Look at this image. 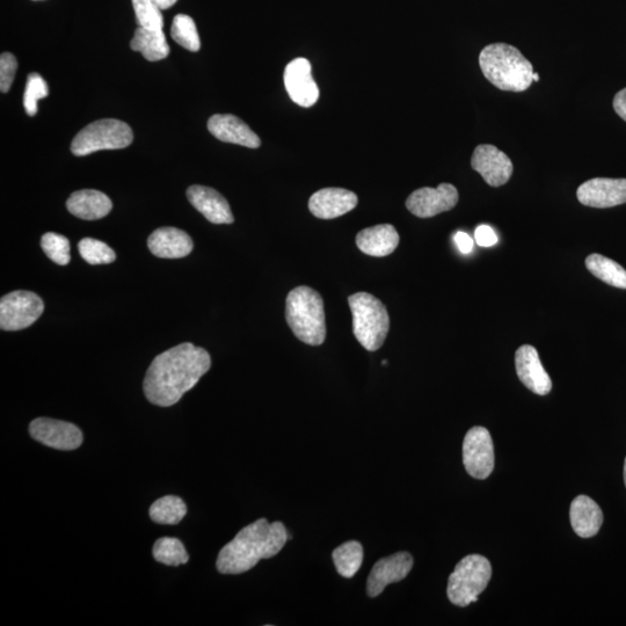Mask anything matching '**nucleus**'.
Instances as JSON below:
<instances>
[{"label": "nucleus", "mask_w": 626, "mask_h": 626, "mask_svg": "<svg viewBox=\"0 0 626 626\" xmlns=\"http://www.w3.org/2000/svg\"><path fill=\"white\" fill-rule=\"evenodd\" d=\"M41 247L46 256L57 265L67 266L71 260L70 242L67 237L48 232L41 238Z\"/></svg>", "instance_id": "7c9ffc66"}, {"label": "nucleus", "mask_w": 626, "mask_h": 626, "mask_svg": "<svg viewBox=\"0 0 626 626\" xmlns=\"http://www.w3.org/2000/svg\"><path fill=\"white\" fill-rule=\"evenodd\" d=\"M353 313V332L356 340L369 352L380 349L387 339L390 318L387 308L375 296L356 293L348 297Z\"/></svg>", "instance_id": "39448f33"}, {"label": "nucleus", "mask_w": 626, "mask_h": 626, "mask_svg": "<svg viewBox=\"0 0 626 626\" xmlns=\"http://www.w3.org/2000/svg\"><path fill=\"white\" fill-rule=\"evenodd\" d=\"M80 256L90 265H107L116 260L115 252L106 243L94 238H84L78 244Z\"/></svg>", "instance_id": "c756f323"}, {"label": "nucleus", "mask_w": 626, "mask_h": 626, "mask_svg": "<svg viewBox=\"0 0 626 626\" xmlns=\"http://www.w3.org/2000/svg\"><path fill=\"white\" fill-rule=\"evenodd\" d=\"M412 567L413 557L409 552H398L378 560L367 581V593L370 598L381 595L390 584L404 580Z\"/></svg>", "instance_id": "4468645a"}, {"label": "nucleus", "mask_w": 626, "mask_h": 626, "mask_svg": "<svg viewBox=\"0 0 626 626\" xmlns=\"http://www.w3.org/2000/svg\"><path fill=\"white\" fill-rule=\"evenodd\" d=\"M149 250L162 259H180L193 251V240L185 231L177 228H160L148 239Z\"/></svg>", "instance_id": "aec40b11"}, {"label": "nucleus", "mask_w": 626, "mask_h": 626, "mask_svg": "<svg viewBox=\"0 0 626 626\" xmlns=\"http://www.w3.org/2000/svg\"><path fill=\"white\" fill-rule=\"evenodd\" d=\"M516 374L526 387L538 396H547L552 390V381L542 366L536 348L523 345L515 354Z\"/></svg>", "instance_id": "dca6fc26"}, {"label": "nucleus", "mask_w": 626, "mask_h": 626, "mask_svg": "<svg viewBox=\"0 0 626 626\" xmlns=\"http://www.w3.org/2000/svg\"><path fill=\"white\" fill-rule=\"evenodd\" d=\"M581 205L611 208L626 203V179L595 178L586 181L577 191Z\"/></svg>", "instance_id": "ddd939ff"}, {"label": "nucleus", "mask_w": 626, "mask_h": 626, "mask_svg": "<svg viewBox=\"0 0 626 626\" xmlns=\"http://www.w3.org/2000/svg\"><path fill=\"white\" fill-rule=\"evenodd\" d=\"M45 310L39 295L32 291L18 290L0 300V329L20 331L32 326Z\"/></svg>", "instance_id": "6e6552de"}, {"label": "nucleus", "mask_w": 626, "mask_h": 626, "mask_svg": "<svg viewBox=\"0 0 626 626\" xmlns=\"http://www.w3.org/2000/svg\"><path fill=\"white\" fill-rule=\"evenodd\" d=\"M49 94V87L46 80L39 74H31L27 78L26 90L24 94V107L29 116L38 113V101L46 98Z\"/></svg>", "instance_id": "473e14b6"}, {"label": "nucleus", "mask_w": 626, "mask_h": 626, "mask_svg": "<svg viewBox=\"0 0 626 626\" xmlns=\"http://www.w3.org/2000/svg\"><path fill=\"white\" fill-rule=\"evenodd\" d=\"M358 203V196L347 189L324 188L311 196L309 209L322 220H333L352 211Z\"/></svg>", "instance_id": "f3484780"}, {"label": "nucleus", "mask_w": 626, "mask_h": 626, "mask_svg": "<svg viewBox=\"0 0 626 626\" xmlns=\"http://www.w3.org/2000/svg\"><path fill=\"white\" fill-rule=\"evenodd\" d=\"M460 199L457 188L450 184H440L438 188L417 189L406 200V207L414 216L429 218L453 209Z\"/></svg>", "instance_id": "9b49d317"}, {"label": "nucleus", "mask_w": 626, "mask_h": 626, "mask_svg": "<svg viewBox=\"0 0 626 626\" xmlns=\"http://www.w3.org/2000/svg\"><path fill=\"white\" fill-rule=\"evenodd\" d=\"M286 90L291 100L302 107H311L319 98L318 86L312 77V68L307 58H296L285 70Z\"/></svg>", "instance_id": "2eb2a0df"}, {"label": "nucleus", "mask_w": 626, "mask_h": 626, "mask_svg": "<svg viewBox=\"0 0 626 626\" xmlns=\"http://www.w3.org/2000/svg\"><path fill=\"white\" fill-rule=\"evenodd\" d=\"M534 82H538V80H540V75L536 74V72H534V76H533Z\"/></svg>", "instance_id": "58836bf2"}, {"label": "nucleus", "mask_w": 626, "mask_h": 626, "mask_svg": "<svg viewBox=\"0 0 626 626\" xmlns=\"http://www.w3.org/2000/svg\"><path fill=\"white\" fill-rule=\"evenodd\" d=\"M492 578L489 559L480 555H470L457 564L448 581L447 594L457 607H468L478 601Z\"/></svg>", "instance_id": "423d86ee"}, {"label": "nucleus", "mask_w": 626, "mask_h": 626, "mask_svg": "<svg viewBox=\"0 0 626 626\" xmlns=\"http://www.w3.org/2000/svg\"><path fill=\"white\" fill-rule=\"evenodd\" d=\"M356 245L370 257L383 258L395 252L399 245V235L391 224L376 225L359 232Z\"/></svg>", "instance_id": "412c9836"}, {"label": "nucleus", "mask_w": 626, "mask_h": 626, "mask_svg": "<svg viewBox=\"0 0 626 626\" xmlns=\"http://www.w3.org/2000/svg\"><path fill=\"white\" fill-rule=\"evenodd\" d=\"M286 317L295 336L311 346L326 339L324 302L316 290L301 286L291 290L286 302Z\"/></svg>", "instance_id": "20e7f679"}, {"label": "nucleus", "mask_w": 626, "mask_h": 626, "mask_svg": "<svg viewBox=\"0 0 626 626\" xmlns=\"http://www.w3.org/2000/svg\"><path fill=\"white\" fill-rule=\"evenodd\" d=\"M454 239L458 249H460L462 253L469 254L472 252L473 240L468 234H465V232L462 231L457 232Z\"/></svg>", "instance_id": "c9c22d12"}, {"label": "nucleus", "mask_w": 626, "mask_h": 626, "mask_svg": "<svg viewBox=\"0 0 626 626\" xmlns=\"http://www.w3.org/2000/svg\"><path fill=\"white\" fill-rule=\"evenodd\" d=\"M290 540L285 524L259 519L239 531L234 540L218 553L216 567L222 574H242L261 559L278 555Z\"/></svg>", "instance_id": "f03ea898"}, {"label": "nucleus", "mask_w": 626, "mask_h": 626, "mask_svg": "<svg viewBox=\"0 0 626 626\" xmlns=\"http://www.w3.org/2000/svg\"><path fill=\"white\" fill-rule=\"evenodd\" d=\"M471 166L491 187L507 184L514 170L512 160L505 152L491 144L478 145L473 151Z\"/></svg>", "instance_id": "f8f14e48"}, {"label": "nucleus", "mask_w": 626, "mask_h": 626, "mask_svg": "<svg viewBox=\"0 0 626 626\" xmlns=\"http://www.w3.org/2000/svg\"><path fill=\"white\" fill-rule=\"evenodd\" d=\"M208 130L217 140L257 149L261 141L259 136L235 115L215 114L208 121Z\"/></svg>", "instance_id": "a211bd4d"}, {"label": "nucleus", "mask_w": 626, "mask_h": 626, "mask_svg": "<svg viewBox=\"0 0 626 626\" xmlns=\"http://www.w3.org/2000/svg\"><path fill=\"white\" fill-rule=\"evenodd\" d=\"M586 267L595 278L615 288L626 289V271L616 261L601 254H591L586 259Z\"/></svg>", "instance_id": "393cba45"}, {"label": "nucleus", "mask_w": 626, "mask_h": 626, "mask_svg": "<svg viewBox=\"0 0 626 626\" xmlns=\"http://www.w3.org/2000/svg\"><path fill=\"white\" fill-rule=\"evenodd\" d=\"M70 214L85 221H96L106 217L113 208L111 199L106 194L94 189L75 192L67 201Z\"/></svg>", "instance_id": "4be33fe9"}, {"label": "nucleus", "mask_w": 626, "mask_h": 626, "mask_svg": "<svg viewBox=\"0 0 626 626\" xmlns=\"http://www.w3.org/2000/svg\"><path fill=\"white\" fill-rule=\"evenodd\" d=\"M382 365L383 366L388 365V361H383Z\"/></svg>", "instance_id": "a19ab883"}, {"label": "nucleus", "mask_w": 626, "mask_h": 626, "mask_svg": "<svg viewBox=\"0 0 626 626\" xmlns=\"http://www.w3.org/2000/svg\"><path fill=\"white\" fill-rule=\"evenodd\" d=\"M333 562L341 577L351 579L361 569L363 548L361 543L349 541L333 551Z\"/></svg>", "instance_id": "a878e982"}, {"label": "nucleus", "mask_w": 626, "mask_h": 626, "mask_svg": "<svg viewBox=\"0 0 626 626\" xmlns=\"http://www.w3.org/2000/svg\"><path fill=\"white\" fill-rule=\"evenodd\" d=\"M615 112L626 121V89L618 92L614 98Z\"/></svg>", "instance_id": "e433bc0d"}, {"label": "nucleus", "mask_w": 626, "mask_h": 626, "mask_svg": "<svg viewBox=\"0 0 626 626\" xmlns=\"http://www.w3.org/2000/svg\"><path fill=\"white\" fill-rule=\"evenodd\" d=\"M29 434L43 446L57 450H75L82 446L83 433L70 422L38 418L29 425Z\"/></svg>", "instance_id": "9d476101"}, {"label": "nucleus", "mask_w": 626, "mask_h": 626, "mask_svg": "<svg viewBox=\"0 0 626 626\" xmlns=\"http://www.w3.org/2000/svg\"><path fill=\"white\" fill-rule=\"evenodd\" d=\"M476 242L479 246L491 247L498 243V236L489 225H480L475 232Z\"/></svg>", "instance_id": "f704fd0d"}, {"label": "nucleus", "mask_w": 626, "mask_h": 626, "mask_svg": "<svg viewBox=\"0 0 626 626\" xmlns=\"http://www.w3.org/2000/svg\"><path fill=\"white\" fill-rule=\"evenodd\" d=\"M187 198L191 205L214 224H232L235 221L224 196L215 189L194 185L188 188Z\"/></svg>", "instance_id": "6ab92c4d"}, {"label": "nucleus", "mask_w": 626, "mask_h": 626, "mask_svg": "<svg viewBox=\"0 0 626 626\" xmlns=\"http://www.w3.org/2000/svg\"><path fill=\"white\" fill-rule=\"evenodd\" d=\"M463 463L471 477H490L494 469V448L492 436L485 427H473L465 435Z\"/></svg>", "instance_id": "1a4fd4ad"}, {"label": "nucleus", "mask_w": 626, "mask_h": 626, "mask_svg": "<svg viewBox=\"0 0 626 626\" xmlns=\"http://www.w3.org/2000/svg\"><path fill=\"white\" fill-rule=\"evenodd\" d=\"M150 518L158 524H178L187 514V506L183 499L166 496L154 502L150 507Z\"/></svg>", "instance_id": "bb28decb"}, {"label": "nucleus", "mask_w": 626, "mask_h": 626, "mask_svg": "<svg viewBox=\"0 0 626 626\" xmlns=\"http://www.w3.org/2000/svg\"><path fill=\"white\" fill-rule=\"evenodd\" d=\"M152 3L157 5L160 10L170 9L174 4L178 2V0H151Z\"/></svg>", "instance_id": "4c0bfd02"}, {"label": "nucleus", "mask_w": 626, "mask_h": 626, "mask_svg": "<svg viewBox=\"0 0 626 626\" xmlns=\"http://www.w3.org/2000/svg\"><path fill=\"white\" fill-rule=\"evenodd\" d=\"M479 65L487 80L501 91H527L534 79V67L518 48L493 43L482 50Z\"/></svg>", "instance_id": "7ed1b4c3"}, {"label": "nucleus", "mask_w": 626, "mask_h": 626, "mask_svg": "<svg viewBox=\"0 0 626 626\" xmlns=\"http://www.w3.org/2000/svg\"><path fill=\"white\" fill-rule=\"evenodd\" d=\"M171 35L178 45L189 50V52H199L201 48L200 36L191 17L186 16V14H178L173 19Z\"/></svg>", "instance_id": "c85d7f7f"}, {"label": "nucleus", "mask_w": 626, "mask_h": 626, "mask_svg": "<svg viewBox=\"0 0 626 626\" xmlns=\"http://www.w3.org/2000/svg\"><path fill=\"white\" fill-rule=\"evenodd\" d=\"M570 518L575 534L582 538L598 534L603 523L602 509L587 496H579L573 500Z\"/></svg>", "instance_id": "5701e85b"}, {"label": "nucleus", "mask_w": 626, "mask_h": 626, "mask_svg": "<svg viewBox=\"0 0 626 626\" xmlns=\"http://www.w3.org/2000/svg\"><path fill=\"white\" fill-rule=\"evenodd\" d=\"M152 555L156 562L166 566H180L188 563L189 556L178 538L162 537L152 548Z\"/></svg>", "instance_id": "cd10ccee"}, {"label": "nucleus", "mask_w": 626, "mask_h": 626, "mask_svg": "<svg viewBox=\"0 0 626 626\" xmlns=\"http://www.w3.org/2000/svg\"><path fill=\"white\" fill-rule=\"evenodd\" d=\"M138 27L150 31H163L164 18L162 10L151 0H133Z\"/></svg>", "instance_id": "2f4dec72"}, {"label": "nucleus", "mask_w": 626, "mask_h": 626, "mask_svg": "<svg viewBox=\"0 0 626 626\" xmlns=\"http://www.w3.org/2000/svg\"><path fill=\"white\" fill-rule=\"evenodd\" d=\"M210 367V355L205 348L191 342L173 347L151 362L143 382L144 395L156 406L176 405Z\"/></svg>", "instance_id": "f257e3e1"}, {"label": "nucleus", "mask_w": 626, "mask_h": 626, "mask_svg": "<svg viewBox=\"0 0 626 626\" xmlns=\"http://www.w3.org/2000/svg\"><path fill=\"white\" fill-rule=\"evenodd\" d=\"M17 68L16 56L10 53H3L0 56V91L3 93L10 91Z\"/></svg>", "instance_id": "72a5a7b5"}, {"label": "nucleus", "mask_w": 626, "mask_h": 626, "mask_svg": "<svg viewBox=\"0 0 626 626\" xmlns=\"http://www.w3.org/2000/svg\"><path fill=\"white\" fill-rule=\"evenodd\" d=\"M130 48L141 53L149 62L162 61L170 55V46L163 31H150L142 27L136 29Z\"/></svg>", "instance_id": "b1692460"}, {"label": "nucleus", "mask_w": 626, "mask_h": 626, "mask_svg": "<svg viewBox=\"0 0 626 626\" xmlns=\"http://www.w3.org/2000/svg\"><path fill=\"white\" fill-rule=\"evenodd\" d=\"M624 482L626 486V458H625V463H624Z\"/></svg>", "instance_id": "ea45409f"}, {"label": "nucleus", "mask_w": 626, "mask_h": 626, "mask_svg": "<svg viewBox=\"0 0 626 626\" xmlns=\"http://www.w3.org/2000/svg\"><path fill=\"white\" fill-rule=\"evenodd\" d=\"M133 140V130L127 123L99 120L79 131L72 141L71 151L75 156L83 157L97 151L125 149Z\"/></svg>", "instance_id": "0eeeda50"}]
</instances>
